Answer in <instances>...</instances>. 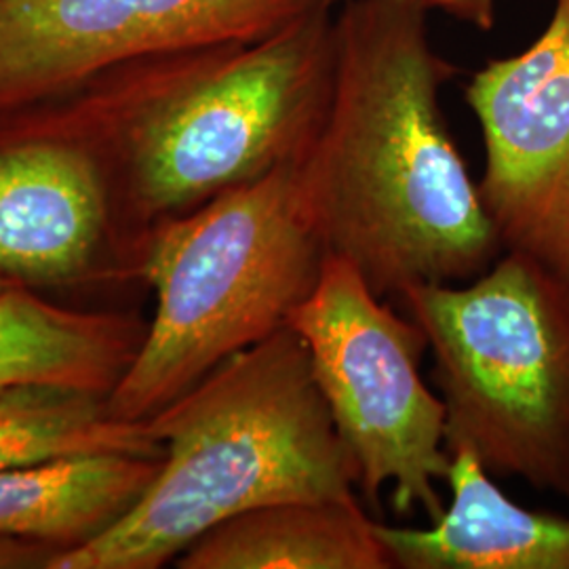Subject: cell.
Returning a JSON list of instances; mask_svg holds the SVG:
<instances>
[{
  "label": "cell",
  "instance_id": "cell-1",
  "mask_svg": "<svg viewBox=\"0 0 569 569\" xmlns=\"http://www.w3.org/2000/svg\"><path fill=\"white\" fill-rule=\"evenodd\" d=\"M453 74L427 9L338 2L331 96L293 163L296 192L327 253L388 302L416 284L468 283L505 253L443 117Z\"/></svg>",
  "mask_w": 569,
  "mask_h": 569
},
{
  "label": "cell",
  "instance_id": "cell-2",
  "mask_svg": "<svg viewBox=\"0 0 569 569\" xmlns=\"http://www.w3.org/2000/svg\"><path fill=\"white\" fill-rule=\"evenodd\" d=\"M163 465L117 523L47 569H159L209 529L287 500L359 502L355 467L287 326L143 420Z\"/></svg>",
  "mask_w": 569,
  "mask_h": 569
},
{
  "label": "cell",
  "instance_id": "cell-3",
  "mask_svg": "<svg viewBox=\"0 0 569 569\" xmlns=\"http://www.w3.org/2000/svg\"><path fill=\"white\" fill-rule=\"evenodd\" d=\"M336 4L312 0L256 41L136 63L114 148L138 258L150 228L305 154L331 96Z\"/></svg>",
  "mask_w": 569,
  "mask_h": 569
},
{
  "label": "cell",
  "instance_id": "cell-4",
  "mask_svg": "<svg viewBox=\"0 0 569 569\" xmlns=\"http://www.w3.org/2000/svg\"><path fill=\"white\" fill-rule=\"evenodd\" d=\"M326 258L298 201L293 163L150 228L138 277L154 289L157 310L108 397L110 411L148 420L230 357L289 326Z\"/></svg>",
  "mask_w": 569,
  "mask_h": 569
},
{
  "label": "cell",
  "instance_id": "cell-5",
  "mask_svg": "<svg viewBox=\"0 0 569 569\" xmlns=\"http://www.w3.org/2000/svg\"><path fill=\"white\" fill-rule=\"evenodd\" d=\"M425 331L446 443L569 502V281L505 251L468 283L397 300Z\"/></svg>",
  "mask_w": 569,
  "mask_h": 569
},
{
  "label": "cell",
  "instance_id": "cell-6",
  "mask_svg": "<svg viewBox=\"0 0 569 569\" xmlns=\"http://www.w3.org/2000/svg\"><path fill=\"white\" fill-rule=\"evenodd\" d=\"M289 327L306 342L359 496L380 510L392 486L397 515L422 509L437 523L446 512L437 481H448L451 456L443 399L420 376L425 331L378 298L357 266L329 253Z\"/></svg>",
  "mask_w": 569,
  "mask_h": 569
},
{
  "label": "cell",
  "instance_id": "cell-7",
  "mask_svg": "<svg viewBox=\"0 0 569 569\" xmlns=\"http://www.w3.org/2000/svg\"><path fill=\"white\" fill-rule=\"evenodd\" d=\"M312 0H0V114L110 68L256 41Z\"/></svg>",
  "mask_w": 569,
  "mask_h": 569
},
{
  "label": "cell",
  "instance_id": "cell-8",
  "mask_svg": "<svg viewBox=\"0 0 569 569\" xmlns=\"http://www.w3.org/2000/svg\"><path fill=\"white\" fill-rule=\"evenodd\" d=\"M486 167L479 194L505 251L569 281V0L517 56L489 60L465 89Z\"/></svg>",
  "mask_w": 569,
  "mask_h": 569
},
{
  "label": "cell",
  "instance_id": "cell-9",
  "mask_svg": "<svg viewBox=\"0 0 569 569\" xmlns=\"http://www.w3.org/2000/svg\"><path fill=\"white\" fill-rule=\"evenodd\" d=\"M110 222L106 173L89 143L51 129L0 142V279L82 281Z\"/></svg>",
  "mask_w": 569,
  "mask_h": 569
},
{
  "label": "cell",
  "instance_id": "cell-10",
  "mask_svg": "<svg viewBox=\"0 0 569 569\" xmlns=\"http://www.w3.org/2000/svg\"><path fill=\"white\" fill-rule=\"evenodd\" d=\"M449 456L451 502L437 523H376L395 568L569 569V517L512 502L470 449Z\"/></svg>",
  "mask_w": 569,
  "mask_h": 569
},
{
  "label": "cell",
  "instance_id": "cell-11",
  "mask_svg": "<svg viewBox=\"0 0 569 569\" xmlns=\"http://www.w3.org/2000/svg\"><path fill=\"white\" fill-rule=\"evenodd\" d=\"M146 329L133 315L63 308L26 284H7L0 289V390L60 385L110 397Z\"/></svg>",
  "mask_w": 569,
  "mask_h": 569
},
{
  "label": "cell",
  "instance_id": "cell-12",
  "mask_svg": "<svg viewBox=\"0 0 569 569\" xmlns=\"http://www.w3.org/2000/svg\"><path fill=\"white\" fill-rule=\"evenodd\" d=\"M180 569H395L361 502L287 500L209 529Z\"/></svg>",
  "mask_w": 569,
  "mask_h": 569
},
{
  "label": "cell",
  "instance_id": "cell-13",
  "mask_svg": "<svg viewBox=\"0 0 569 569\" xmlns=\"http://www.w3.org/2000/svg\"><path fill=\"white\" fill-rule=\"evenodd\" d=\"M163 458L98 453L0 470V538L84 545L131 509Z\"/></svg>",
  "mask_w": 569,
  "mask_h": 569
},
{
  "label": "cell",
  "instance_id": "cell-14",
  "mask_svg": "<svg viewBox=\"0 0 569 569\" xmlns=\"http://www.w3.org/2000/svg\"><path fill=\"white\" fill-rule=\"evenodd\" d=\"M98 453L163 458V446L143 420L117 418L102 392L60 385L0 390V470Z\"/></svg>",
  "mask_w": 569,
  "mask_h": 569
},
{
  "label": "cell",
  "instance_id": "cell-15",
  "mask_svg": "<svg viewBox=\"0 0 569 569\" xmlns=\"http://www.w3.org/2000/svg\"><path fill=\"white\" fill-rule=\"evenodd\" d=\"M422 9L443 11L451 20L465 21L468 26L489 32L496 26L498 0H407Z\"/></svg>",
  "mask_w": 569,
  "mask_h": 569
},
{
  "label": "cell",
  "instance_id": "cell-16",
  "mask_svg": "<svg viewBox=\"0 0 569 569\" xmlns=\"http://www.w3.org/2000/svg\"><path fill=\"white\" fill-rule=\"evenodd\" d=\"M60 550L42 542L0 538V569H47Z\"/></svg>",
  "mask_w": 569,
  "mask_h": 569
},
{
  "label": "cell",
  "instance_id": "cell-17",
  "mask_svg": "<svg viewBox=\"0 0 569 569\" xmlns=\"http://www.w3.org/2000/svg\"><path fill=\"white\" fill-rule=\"evenodd\" d=\"M13 283V281H7V279H0V289H2V287H7V284H11Z\"/></svg>",
  "mask_w": 569,
  "mask_h": 569
}]
</instances>
